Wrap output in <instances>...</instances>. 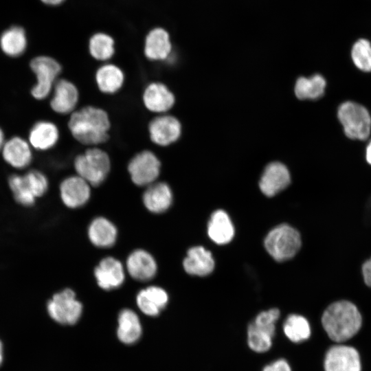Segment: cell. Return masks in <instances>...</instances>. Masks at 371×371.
<instances>
[{"mask_svg": "<svg viewBox=\"0 0 371 371\" xmlns=\"http://www.w3.org/2000/svg\"><path fill=\"white\" fill-rule=\"evenodd\" d=\"M68 128L73 137L80 144L96 146L109 139L111 122L104 109L86 106L70 115Z\"/></svg>", "mask_w": 371, "mask_h": 371, "instance_id": "1", "label": "cell"}, {"mask_svg": "<svg viewBox=\"0 0 371 371\" xmlns=\"http://www.w3.org/2000/svg\"><path fill=\"white\" fill-rule=\"evenodd\" d=\"M361 323V315L357 307L347 300L332 303L322 317V324L328 336L338 343L347 341L356 335Z\"/></svg>", "mask_w": 371, "mask_h": 371, "instance_id": "2", "label": "cell"}, {"mask_svg": "<svg viewBox=\"0 0 371 371\" xmlns=\"http://www.w3.org/2000/svg\"><path fill=\"white\" fill-rule=\"evenodd\" d=\"M74 166L77 175L91 186H96L107 177L111 160L105 150L91 146L75 157Z\"/></svg>", "mask_w": 371, "mask_h": 371, "instance_id": "3", "label": "cell"}, {"mask_svg": "<svg viewBox=\"0 0 371 371\" xmlns=\"http://www.w3.org/2000/svg\"><path fill=\"white\" fill-rule=\"evenodd\" d=\"M264 245L269 254L276 261L283 262L293 258L301 247L300 233L287 224L273 228L265 238Z\"/></svg>", "mask_w": 371, "mask_h": 371, "instance_id": "4", "label": "cell"}, {"mask_svg": "<svg viewBox=\"0 0 371 371\" xmlns=\"http://www.w3.org/2000/svg\"><path fill=\"white\" fill-rule=\"evenodd\" d=\"M337 117L348 138L365 140L370 136L371 116L363 105L351 101L345 102L339 106Z\"/></svg>", "mask_w": 371, "mask_h": 371, "instance_id": "5", "label": "cell"}, {"mask_svg": "<svg viewBox=\"0 0 371 371\" xmlns=\"http://www.w3.org/2000/svg\"><path fill=\"white\" fill-rule=\"evenodd\" d=\"M30 66L36 78L31 94L36 100H43L52 92L62 67L56 59L48 56L34 57L30 61Z\"/></svg>", "mask_w": 371, "mask_h": 371, "instance_id": "6", "label": "cell"}, {"mask_svg": "<svg viewBox=\"0 0 371 371\" xmlns=\"http://www.w3.org/2000/svg\"><path fill=\"white\" fill-rule=\"evenodd\" d=\"M49 316L61 324L73 325L80 317L82 306L76 298L75 293L66 289L54 294L47 304Z\"/></svg>", "mask_w": 371, "mask_h": 371, "instance_id": "7", "label": "cell"}, {"mask_svg": "<svg viewBox=\"0 0 371 371\" xmlns=\"http://www.w3.org/2000/svg\"><path fill=\"white\" fill-rule=\"evenodd\" d=\"M161 162L151 150L137 153L128 162V171L132 181L139 186H148L160 174Z\"/></svg>", "mask_w": 371, "mask_h": 371, "instance_id": "8", "label": "cell"}, {"mask_svg": "<svg viewBox=\"0 0 371 371\" xmlns=\"http://www.w3.org/2000/svg\"><path fill=\"white\" fill-rule=\"evenodd\" d=\"M148 130L150 139L154 144L167 146L179 138L181 126L175 117L164 113L152 119L148 124Z\"/></svg>", "mask_w": 371, "mask_h": 371, "instance_id": "9", "label": "cell"}, {"mask_svg": "<svg viewBox=\"0 0 371 371\" xmlns=\"http://www.w3.org/2000/svg\"><path fill=\"white\" fill-rule=\"evenodd\" d=\"M325 371H361L358 351L346 345H335L327 351L324 362Z\"/></svg>", "mask_w": 371, "mask_h": 371, "instance_id": "10", "label": "cell"}, {"mask_svg": "<svg viewBox=\"0 0 371 371\" xmlns=\"http://www.w3.org/2000/svg\"><path fill=\"white\" fill-rule=\"evenodd\" d=\"M50 100L51 109L58 114H71L79 100L77 87L70 80L58 79L54 86Z\"/></svg>", "mask_w": 371, "mask_h": 371, "instance_id": "11", "label": "cell"}, {"mask_svg": "<svg viewBox=\"0 0 371 371\" xmlns=\"http://www.w3.org/2000/svg\"><path fill=\"white\" fill-rule=\"evenodd\" d=\"M142 101L147 110L160 115L166 113L173 106L175 99L166 85L153 82L144 89Z\"/></svg>", "mask_w": 371, "mask_h": 371, "instance_id": "12", "label": "cell"}, {"mask_svg": "<svg viewBox=\"0 0 371 371\" xmlns=\"http://www.w3.org/2000/svg\"><path fill=\"white\" fill-rule=\"evenodd\" d=\"M90 186L77 175L65 178L60 185V197L63 203L70 208L84 205L90 198Z\"/></svg>", "mask_w": 371, "mask_h": 371, "instance_id": "13", "label": "cell"}, {"mask_svg": "<svg viewBox=\"0 0 371 371\" xmlns=\"http://www.w3.org/2000/svg\"><path fill=\"white\" fill-rule=\"evenodd\" d=\"M287 168L280 162H272L265 168L259 182L261 192L267 196H273L290 183Z\"/></svg>", "mask_w": 371, "mask_h": 371, "instance_id": "14", "label": "cell"}, {"mask_svg": "<svg viewBox=\"0 0 371 371\" xmlns=\"http://www.w3.org/2000/svg\"><path fill=\"white\" fill-rule=\"evenodd\" d=\"M94 275L99 286L104 290L120 287L125 278L122 264L113 257L103 258L95 267Z\"/></svg>", "mask_w": 371, "mask_h": 371, "instance_id": "15", "label": "cell"}, {"mask_svg": "<svg viewBox=\"0 0 371 371\" xmlns=\"http://www.w3.org/2000/svg\"><path fill=\"white\" fill-rule=\"evenodd\" d=\"M1 153L5 161L17 169L26 168L32 159L31 145L29 142L19 136L5 141Z\"/></svg>", "mask_w": 371, "mask_h": 371, "instance_id": "16", "label": "cell"}, {"mask_svg": "<svg viewBox=\"0 0 371 371\" xmlns=\"http://www.w3.org/2000/svg\"><path fill=\"white\" fill-rule=\"evenodd\" d=\"M126 264L130 276L135 280L142 282L153 278L157 270L155 258L144 249H137L131 253Z\"/></svg>", "mask_w": 371, "mask_h": 371, "instance_id": "17", "label": "cell"}, {"mask_svg": "<svg viewBox=\"0 0 371 371\" xmlns=\"http://www.w3.org/2000/svg\"><path fill=\"white\" fill-rule=\"evenodd\" d=\"M172 52V44L168 32L161 27L150 30L147 34L144 46L146 58L161 61L168 58Z\"/></svg>", "mask_w": 371, "mask_h": 371, "instance_id": "18", "label": "cell"}, {"mask_svg": "<svg viewBox=\"0 0 371 371\" xmlns=\"http://www.w3.org/2000/svg\"><path fill=\"white\" fill-rule=\"evenodd\" d=\"M59 129L52 122L41 120L30 131L28 142L32 148L41 151L54 147L59 139Z\"/></svg>", "mask_w": 371, "mask_h": 371, "instance_id": "19", "label": "cell"}, {"mask_svg": "<svg viewBox=\"0 0 371 371\" xmlns=\"http://www.w3.org/2000/svg\"><path fill=\"white\" fill-rule=\"evenodd\" d=\"M143 203L151 212H166L172 202V192L170 186L164 182H155L148 186L143 194Z\"/></svg>", "mask_w": 371, "mask_h": 371, "instance_id": "20", "label": "cell"}, {"mask_svg": "<svg viewBox=\"0 0 371 371\" xmlns=\"http://www.w3.org/2000/svg\"><path fill=\"white\" fill-rule=\"evenodd\" d=\"M183 269L190 275L205 276L214 268V260L211 252L203 247L190 248L183 262Z\"/></svg>", "mask_w": 371, "mask_h": 371, "instance_id": "21", "label": "cell"}, {"mask_svg": "<svg viewBox=\"0 0 371 371\" xmlns=\"http://www.w3.org/2000/svg\"><path fill=\"white\" fill-rule=\"evenodd\" d=\"M98 89L105 94H114L124 85L125 76L117 65L105 63L97 69L95 75Z\"/></svg>", "mask_w": 371, "mask_h": 371, "instance_id": "22", "label": "cell"}, {"mask_svg": "<svg viewBox=\"0 0 371 371\" xmlns=\"http://www.w3.org/2000/svg\"><path fill=\"white\" fill-rule=\"evenodd\" d=\"M136 301L139 308L144 314L157 316L167 305L168 295L162 288L150 286L139 292Z\"/></svg>", "mask_w": 371, "mask_h": 371, "instance_id": "23", "label": "cell"}, {"mask_svg": "<svg viewBox=\"0 0 371 371\" xmlns=\"http://www.w3.org/2000/svg\"><path fill=\"white\" fill-rule=\"evenodd\" d=\"M207 234L218 245L229 243L234 236V227L229 215L222 210H216L208 222Z\"/></svg>", "mask_w": 371, "mask_h": 371, "instance_id": "24", "label": "cell"}, {"mask_svg": "<svg viewBox=\"0 0 371 371\" xmlns=\"http://www.w3.org/2000/svg\"><path fill=\"white\" fill-rule=\"evenodd\" d=\"M117 231L114 224L104 217H97L90 223L88 236L91 243L100 248L113 246L116 241Z\"/></svg>", "mask_w": 371, "mask_h": 371, "instance_id": "25", "label": "cell"}, {"mask_svg": "<svg viewBox=\"0 0 371 371\" xmlns=\"http://www.w3.org/2000/svg\"><path fill=\"white\" fill-rule=\"evenodd\" d=\"M27 45L25 30L18 25L4 30L0 36V48L8 56L15 58L23 54Z\"/></svg>", "mask_w": 371, "mask_h": 371, "instance_id": "26", "label": "cell"}, {"mask_svg": "<svg viewBox=\"0 0 371 371\" xmlns=\"http://www.w3.org/2000/svg\"><path fill=\"white\" fill-rule=\"evenodd\" d=\"M118 339L124 344L135 343L142 334V326L137 314L131 309L121 311L118 317Z\"/></svg>", "mask_w": 371, "mask_h": 371, "instance_id": "27", "label": "cell"}, {"mask_svg": "<svg viewBox=\"0 0 371 371\" xmlns=\"http://www.w3.org/2000/svg\"><path fill=\"white\" fill-rule=\"evenodd\" d=\"M326 82L320 74L306 78H299L295 85V93L300 100H315L321 98L324 93Z\"/></svg>", "mask_w": 371, "mask_h": 371, "instance_id": "28", "label": "cell"}, {"mask_svg": "<svg viewBox=\"0 0 371 371\" xmlns=\"http://www.w3.org/2000/svg\"><path fill=\"white\" fill-rule=\"evenodd\" d=\"M276 326H260L251 323L247 328V344L250 349L256 352H265L272 346Z\"/></svg>", "mask_w": 371, "mask_h": 371, "instance_id": "29", "label": "cell"}, {"mask_svg": "<svg viewBox=\"0 0 371 371\" xmlns=\"http://www.w3.org/2000/svg\"><path fill=\"white\" fill-rule=\"evenodd\" d=\"M88 48L92 58L98 61L106 62L115 54V41L109 34L97 32L91 36Z\"/></svg>", "mask_w": 371, "mask_h": 371, "instance_id": "30", "label": "cell"}, {"mask_svg": "<svg viewBox=\"0 0 371 371\" xmlns=\"http://www.w3.org/2000/svg\"><path fill=\"white\" fill-rule=\"evenodd\" d=\"M283 330L286 337L295 343L305 341L311 335V326L308 320L300 315H289L284 323Z\"/></svg>", "mask_w": 371, "mask_h": 371, "instance_id": "31", "label": "cell"}, {"mask_svg": "<svg viewBox=\"0 0 371 371\" xmlns=\"http://www.w3.org/2000/svg\"><path fill=\"white\" fill-rule=\"evenodd\" d=\"M351 58L355 65L365 72L371 71V43L366 38L357 40L351 49Z\"/></svg>", "mask_w": 371, "mask_h": 371, "instance_id": "32", "label": "cell"}, {"mask_svg": "<svg viewBox=\"0 0 371 371\" xmlns=\"http://www.w3.org/2000/svg\"><path fill=\"white\" fill-rule=\"evenodd\" d=\"M22 177L26 188L36 199L43 196L47 192L48 181L41 172L32 170Z\"/></svg>", "mask_w": 371, "mask_h": 371, "instance_id": "33", "label": "cell"}, {"mask_svg": "<svg viewBox=\"0 0 371 371\" xmlns=\"http://www.w3.org/2000/svg\"><path fill=\"white\" fill-rule=\"evenodd\" d=\"M8 183L15 200L23 206L34 204L36 198L25 187L22 175H12L9 177Z\"/></svg>", "mask_w": 371, "mask_h": 371, "instance_id": "34", "label": "cell"}, {"mask_svg": "<svg viewBox=\"0 0 371 371\" xmlns=\"http://www.w3.org/2000/svg\"><path fill=\"white\" fill-rule=\"evenodd\" d=\"M280 311L273 308L268 311L260 312L255 318L253 323L260 326H275L276 322L280 317Z\"/></svg>", "mask_w": 371, "mask_h": 371, "instance_id": "35", "label": "cell"}, {"mask_svg": "<svg viewBox=\"0 0 371 371\" xmlns=\"http://www.w3.org/2000/svg\"><path fill=\"white\" fill-rule=\"evenodd\" d=\"M262 371H291V369L285 359H280L266 366Z\"/></svg>", "mask_w": 371, "mask_h": 371, "instance_id": "36", "label": "cell"}, {"mask_svg": "<svg viewBox=\"0 0 371 371\" xmlns=\"http://www.w3.org/2000/svg\"><path fill=\"white\" fill-rule=\"evenodd\" d=\"M362 274L366 285L371 287V258L363 264Z\"/></svg>", "mask_w": 371, "mask_h": 371, "instance_id": "37", "label": "cell"}, {"mask_svg": "<svg viewBox=\"0 0 371 371\" xmlns=\"http://www.w3.org/2000/svg\"><path fill=\"white\" fill-rule=\"evenodd\" d=\"M43 3L48 5H58L61 4L65 0H41Z\"/></svg>", "mask_w": 371, "mask_h": 371, "instance_id": "38", "label": "cell"}, {"mask_svg": "<svg viewBox=\"0 0 371 371\" xmlns=\"http://www.w3.org/2000/svg\"><path fill=\"white\" fill-rule=\"evenodd\" d=\"M366 158L367 162L371 165V141L368 143L366 150Z\"/></svg>", "mask_w": 371, "mask_h": 371, "instance_id": "39", "label": "cell"}, {"mask_svg": "<svg viewBox=\"0 0 371 371\" xmlns=\"http://www.w3.org/2000/svg\"><path fill=\"white\" fill-rule=\"evenodd\" d=\"M5 137H4V133L2 131V129L0 128V151H1V149L5 144Z\"/></svg>", "mask_w": 371, "mask_h": 371, "instance_id": "40", "label": "cell"}, {"mask_svg": "<svg viewBox=\"0 0 371 371\" xmlns=\"http://www.w3.org/2000/svg\"><path fill=\"white\" fill-rule=\"evenodd\" d=\"M3 361V345L2 341L0 339V366L2 365Z\"/></svg>", "mask_w": 371, "mask_h": 371, "instance_id": "41", "label": "cell"}]
</instances>
